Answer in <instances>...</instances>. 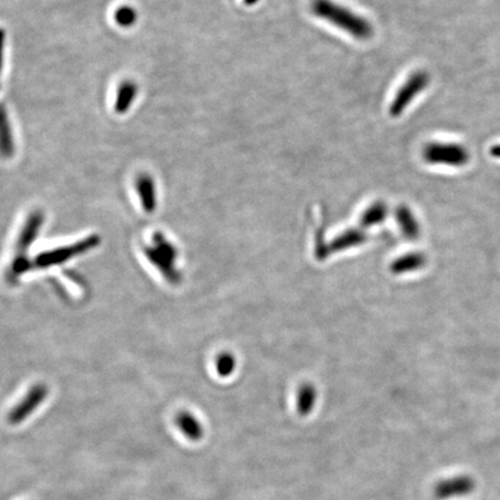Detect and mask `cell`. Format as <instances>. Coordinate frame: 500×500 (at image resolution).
Here are the masks:
<instances>
[{"instance_id": "1", "label": "cell", "mask_w": 500, "mask_h": 500, "mask_svg": "<svg viewBox=\"0 0 500 500\" xmlns=\"http://www.w3.org/2000/svg\"><path fill=\"white\" fill-rule=\"evenodd\" d=\"M311 10L317 18L329 22L330 25L335 26L357 40H370L374 33L372 23L366 18L333 0H312Z\"/></svg>"}, {"instance_id": "2", "label": "cell", "mask_w": 500, "mask_h": 500, "mask_svg": "<svg viewBox=\"0 0 500 500\" xmlns=\"http://www.w3.org/2000/svg\"><path fill=\"white\" fill-rule=\"evenodd\" d=\"M153 245L144 249V254L156 270L160 271L166 280L171 284L180 282V275L175 269L177 260V250L173 243L166 240L161 233L153 236Z\"/></svg>"}, {"instance_id": "3", "label": "cell", "mask_w": 500, "mask_h": 500, "mask_svg": "<svg viewBox=\"0 0 500 500\" xmlns=\"http://www.w3.org/2000/svg\"><path fill=\"white\" fill-rule=\"evenodd\" d=\"M422 158L431 165L461 167L469 161V152L459 144L430 143L422 149Z\"/></svg>"}, {"instance_id": "4", "label": "cell", "mask_w": 500, "mask_h": 500, "mask_svg": "<svg viewBox=\"0 0 500 500\" xmlns=\"http://www.w3.org/2000/svg\"><path fill=\"white\" fill-rule=\"evenodd\" d=\"M99 245V236L90 235L73 245H64L49 252H41L40 255L35 258L34 265L40 269L62 265L70 261V258L83 255Z\"/></svg>"}, {"instance_id": "5", "label": "cell", "mask_w": 500, "mask_h": 500, "mask_svg": "<svg viewBox=\"0 0 500 500\" xmlns=\"http://www.w3.org/2000/svg\"><path fill=\"white\" fill-rule=\"evenodd\" d=\"M430 75L425 71L413 72V75L402 85L395 94L392 105L389 107V114L393 117H398L402 112L410 106L415 97H418L422 90L429 86Z\"/></svg>"}, {"instance_id": "6", "label": "cell", "mask_w": 500, "mask_h": 500, "mask_svg": "<svg viewBox=\"0 0 500 500\" xmlns=\"http://www.w3.org/2000/svg\"><path fill=\"white\" fill-rule=\"evenodd\" d=\"M48 395L49 389L47 385L43 383L33 385L31 390L25 395V398L9 413L7 420L11 425H19L26 420H28L29 417L38 410L41 404L47 400Z\"/></svg>"}, {"instance_id": "7", "label": "cell", "mask_w": 500, "mask_h": 500, "mask_svg": "<svg viewBox=\"0 0 500 500\" xmlns=\"http://www.w3.org/2000/svg\"><path fill=\"white\" fill-rule=\"evenodd\" d=\"M476 482L468 475L455 476L442 479L435 485V496L440 500L464 497L475 490Z\"/></svg>"}, {"instance_id": "8", "label": "cell", "mask_w": 500, "mask_h": 500, "mask_svg": "<svg viewBox=\"0 0 500 500\" xmlns=\"http://www.w3.org/2000/svg\"><path fill=\"white\" fill-rule=\"evenodd\" d=\"M44 215L43 212L40 210L31 212V216L27 218L25 225L22 227L21 233H20L19 240L16 243V249L19 255H23L27 249H29L35 240L38 238L40 233L41 228L43 226Z\"/></svg>"}, {"instance_id": "9", "label": "cell", "mask_w": 500, "mask_h": 500, "mask_svg": "<svg viewBox=\"0 0 500 500\" xmlns=\"http://www.w3.org/2000/svg\"><path fill=\"white\" fill-rule=\"evenodd\" d=\"M134 186L144 210L147 213L156 211L158 198H156V182L153 180V177L147 173H142L136 179Z\"/></svg>"}, {"instance_id": "10", "label": "cell", "mask_w": 500, "mask_h": 500, "mask_svg": "<svg viewBox=\"0 0 500 500\" xmlns=\"http://www.w3.org/2000/svg\"><path fill=\"white\" fill-rule=\"evenodd\" d=\"M16 153V140L7 110L0 105V156L11 159Z\"/></svg>"}, {"instance_id": "11", "label": "cell", "mask_w": 500, "mask_h": 500, "mask_svg": "<svg viewBox=\"0 0 500 500\" xmlns=\"http://www.w3.org/2000/svg\"><path fill=\"white\" fill-rule=\"evenodd\" d=\"M138 95V86L134 80L122 81L116 92L114 110L117 115H125Z\"/></svg>"}, {"instance_id": "12", "label": "cell", "mask_w": 500, "mask_h": 500, "mask_svg": "<svg viewBox=\"0 0 500 500\" xmlns=\"http://www.w3.org/2000/svg\"><path fill=\"white\" fill-rule=\"evenodd\" d=\"M176 425L182 432V435L190 442H199L204 437V429L202 422L197 420L196 416L188 411H182L176 416Z\"/></svg>"}, {"instance_id": "13", "label": "cell", "mask_w": 500, "mask_h": 500, "mask_svg": "<svg viewBox=\"0 0 500 500\" xmlns=\"http://www.w3.org/2000/svg\"><path fill=\"white\" fill-rule=\"evenodd\" d=\"M396 218H398L400 226L403 230L404 235L409 238V239H416L418 234H420V228H418V224H417L416 219L413 217L410 210L405 208V206H401V208H398Z\"/></svg>"}, {"instance_id": "14", "label": "cell", "mask_w": 500, "mask_h": 500, "mask_svg": "<svg viewBox=\"0 0 500 500\" xmlns=\"http://www.w3.org/2000/svg\"><path fill=\"white\" fill-rule=\"evenodd\" d=\"M317 403V392L312 385H304L298 395V413L302 416H307L314 409Z\"/></svg>"}, {"instance_id": "15", "label": "cell", "mask_w": 500, "mask_h": 500, "mask_svg": "<svg viewBox=\"0 0 500 500\" xmlns=\"http://www.w3.org/2000/svg\"><path fill=\"white\" fill-rule=\"evenodd\" d=\"M114 18H115L116 23L119 27L129 28V27H132L137 22L138 13L137 11L134 10V7L129 6V5H123V6L118 7L117 10H116Z\"/></svg>"}, {"instance_id": "16", "label": "cell", "mask_w": 500, "mask_h": 500, "mask_svg": "<svg viewBox=\"0 0 500 500\" xmlns=\"http://www.w3.org/2000/svg\"><path fill=\"white\" fill-rule=\"evenodd\" d=\"M424 256L420 254H410V255L404 256L400 258L394 265V271L402 274V272H408V271L417 270L424 265Z\"/></svg>"}, {"instance_id": "17", "label": "cell", "mask_w": 500, "mask_h": 500, "mask_svg": "<svg viewBox=\"0 0 500 500\" xmlns=\"http://www.w3.org/2000/svg\"><path fill=\"white\" fill-rule=\"evenodd\" d=\"M31 263L29 261V258L26 257L25 255L16 256L14 258V261L12 262L10 269H9L7 280H10L11 283L16 282L22 275L28 272L31 270Z\"/></svg>"}, {"instance_id": "18", "label": "cell", "mask_w": 500, "mask_h": 500, "mask_svg": "<svg viewBox=\"0 0 500 500\" xmlns=\"http://www.w3.org/2000/svg\"><path fill=\"white\" fill-rule=\"evenodd\" d=\"M385 215H387V208H385V204L383 203H376L374 206H371L365 212L363 218V224L368 225V226L379 224L385 219Z\"/></svg>"}, {"instance_id": "19", "label": "cell", "mask_w": 500, "mask_h": 500, "mask_svg": "<svg viewBox=\"0 0 500 500\" xmlns=\"http://www.w3.org/2000/svg\"><path fill=\"white\" fill-rule=\"evenodd\" d=\"M233 367L234 359L230 357V356H228V354H224V356H221V357L218 359L217 370L221 376H228V374H230V373L233 372Z\"/></svg>"}, {"instance_id": "20", "label": "cell", "mask_w": 500, "mask_h": 500, "mask_svg": "<svg viewBox=\"0 0 500 500\" xmlns=\"http://www.w3.org/2000/svg\"><path fill=\"white\" fill-rule=\"evenodd\" d=\"M5 43H6V31L0 27V78L4 69V59H5Z\"/></svg>"}, {"instance_id": "21", "label": "cell", "mask_w": 500, "mask_h": 500, "mask_svg": "<svg viewBox=\"0 0 500 500\" xmlns=\"http://www.w3.org/2000/svg\"><path fill=\"white\" fill-rule=\"evenodd\" d=\"M490 153L491 156H494V158L500 159V144L491 147Z\"/></svg>"}, {"instance_id": "22", "label": "cell", "mask_w": 500, "mask_h": 500, "mask_svg": "<svg viewBox=\"0 0 500 500\" xmlns=\"http://www.w3.org/2000/svg\"><path fill=\"white\" fill-rule=\"evenodd\" d=\"M245 1H247V4H250V5H252V4H255L257 0H245Z\"/></svg>"}]
</instances>
